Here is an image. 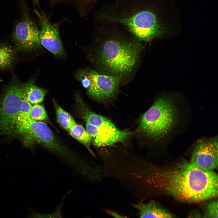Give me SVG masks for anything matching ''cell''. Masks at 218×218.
Wrapping results in <instances>:
<instances>
[{"mask_svg": "<svg viewBox=\"0 0 218 218\" xmlns=\"http://www.w3.org/2000/svg\"><path fill=\"white\" fill-rule=\"evenodd\" d=\"M86 130L91 137L93 145L97 148L110 147L117 143L124 144L131 134L130 132L118 129L99 128L88 123Z\"/></svg>", "mask_w": 218, "mask_h": 218, "instance_id": "cell-11", "label": "cell"}, {"mask_svg": "<svg viewBox=\"0 0 218 218\" xmlns=\"http://www.w3.org/2000/svg\"><path fill=\"white\" fill-rule=\"evenodd\" d=\"M40 31L29 14L25 13L15 25L12 39L16 51L31 52L41 48L39 36Z\"/></svg>", "mask_w": 218, "mask_h": 218, "instance_id": "cell-7", "label": "cell"}, {"mask_svg": "<svg viewBox=\"0 0 218 218\" xmlns=\"http://www.w3.org/2000/svg\"><path fill=\"white\" fill-rule=\"evenodd\" d=\"M63 206L62 202L57 206L52 213L45 214L36 212L32 209L29 210V213L27 215V218H63L62 210Z\"/></svg>", "mask_w": 218, "mask_h": 218, "instance_id": "cell-19", "label": "cell"}, {"mask_svg": "<svg viewBox=\"0 0 218 218\" xmlns=\"http://www.w3.org/2000/svg\"><path fill=\"white\" fill-rule=\"evenodd\" d=\"M217 200H213L208 202L205 207V215L207 218H218Z\"/></svg>", "mask_w": 218, "mask_h": 218, "instance_id": "cell-21", "label": "cell"}, {"mask_svg": "<svg viewBox=\"0 0 218 218\" xmlns=\"http://www.w3.org/2000/svg\"><path fill=\"white\" fill-rule=\"evenodd\" d=\"M2 81V80L1 79H0V82H1Z\"/></svg>", "mask_w": 218, "mask_h": 218, "instance_id": "cell-26", "label": "cell"}, {"mask_svg": "<svg viewBox=\"0 0 218 218\" xmlns=\"http://www.w3.org/2000/svg\"><path fill=\"white\" fill-rule=\"evenodd\" d=\"M16 58L14 48L7 43H0V70L12 69Z\"/></svg>", "mask_w": 218, "mask_h": 218, "instance_id": "cell-14", "label": "cell"}, {"mask_svg": "<svg viewBox=\"0 0 218 218\" xmlns=\"http://www.w3.org/2000/svg\"><path fill=\"white\" fill-rule=\"evenodd\" d=\"M218 176L214 171L201 169L183 161L161 167L149 163L145 187L164 192L179 200L199 203L218 194Z\"/></svg>", "mask_w": 218, "mask_h": 218, "instance_id": "cell-1", "label": "cell"}, {"mask_svg": "<svg viewBox=\"0 0 218 218\" xmlns=\"http://www.w3.org/2000/svg\"><path fill=\"white\" fill-rule=\"evenodd\" d=\"M84 118L86 123L98 127L111 130L118 129L113 123L106 117L89 111L85 113Z\"/></svg>", "mask_w": 218, "mask_h": 218, "instance_id": "cell-16", "label": "cell"}, {"mask_svg": "<svg viewBox=\"0 0 218 218\" xmlns=\"http://www.w3.org/2000/svg\"><path fill=\"white\" fill-rule=\"evenodd\" d=\"M8 137L18 139L26 148L40 145L64 160L72 155V150L56 137L45 123L30 117H18Z\"/></svg>", "mask_w": 218, "mask_h": 218, "instance_id": "cell-5", "label": "cell"}, {"mask_svg": "<svg viewBox=\"0 0 218 218\" xmlns=\"http://www.w3.org/2000/svg\"><path fill=\"white\" fill-rule=\"evenodd\" d=\"M179 102L170 93H162L155 99L140 120L139 131L155 140L164 138L177 127L181 117Z\"/></svg>", "mask_w": 218, "mask_h": 218, "instance_id": "cell-4", "label": "cell"}, {"mask_svg": "<svg viewBox=\"0 0 218 218\" xmlns=\"http://www.w3.org/2000/svg\"><path fill=\"white\" fill-rule=\"evenodd\" d=\"M164 0H115L95 15L101 23L123 27L140 41H148L167 31L164 20L176 10Z\"/></svg>", "mask_w": 218, "mask_h": 218, "instance_id": "cell-2", "label": "cell"}, {"mask_svg": "<svg viewBox=\"0 0 218 218\" xmlns=\"http://www.w3.org/2000/svg\"><path fill=\"white\" fill-rule=\"evenodd\" d=\"M22 82L13 77L0 100V133L8 137L19 114L23 98L32 81Z\"/></svg>", "mask_w": 218, "mask_h": 218, "instance_id": "cell-6", "label": "cell"}, {"mask_svg": "<svg viewBox=\"0 0 218 218\" xmlns=\"http://www.w3.org/2000/svg\"><path fill=\"white\" fill-rule=\"evenodd\" d=\"M105 211L107 214L114 218H128L126 216L120 215L114 211L106 209L105 210Z\"/></svg>", "mask_w": 218, "mask_h": 218, "instance_id": "cell-23", "label": "cell"}, {"mask_svg": "<svg viewBox=\"0 0 218 218\" xmlns=\"http://www.w3.org/2000/svg\"><path fill=\"white\" fill-rule=\"evenodd\" d=\"M102 28L89 50V59L99 72L121 82L132 76L140 62L143 46L130 33L114 28L113 23L102 24Z\"/></svg>", "mask_w": 218, "mask_h": 218, "instance_id": "cell-3", "label": "cell"}, {"mask_svg": "<svg viewBox=\"0 0 218 218\" xmlns=\"http://www.w3.org/2000/svg\"><path fill=\"white\" fill-rule=\"evenodd\" d=\"M34 3L37 5L39 6V0H32Z\"/></svg>", "mask_w": 218, "mask_h": 218, "instance_id": "cell-25", "label": "cell"}, {"mask_svg": "<svg viewBox=\"0 0 218 218\" xmlns=\"http://www.w3.org/2000/svg\"><path fill=\"white\" fill-rule=\"evenodd\" d=\"M46 93V90L35 84L33 79L28 89L26 97L31 104H38L43 101Z\"/></svg>", "mask_w": 218, "mask_h": 218, "instance_id": "cell-17", "label": "cell"}, {"mask_svg": "<svg viewBox=\"0 0 218 218\" xmlns=\"http://www.w3.org/2000/svg\"><path fill=\"white\" fill-rule=\"evenodd\" d=\"M41 25L39 36L41 46L57 56L64 54V51L57 24H52L49 21L45 12L34 10Z\"/></svg>", "mask_w": 218, "mask_h": 218, "instance_id": "cell-10", "label": "cell"}, {"mask_svg": "<svg viewBox=\"0 0 218 218\" xmlns=\"http://www.w3.org/2000/svg\"><path fill=\"white\" fill-rule=\"evenodd\" d=\"M98 0H49L51 5L65 4L70 5L80 16H84L90 12Z\"/></svg>", "mask_w": 218, "mask_h": 218, "instance_id": "cell-13", "label": "cell"}, {"mask_svg": "<svg viewBox=\"0 0 218 218\" xmlns=\"http://www.w3.org/2000/svg\"><path fill=\"white\" fill-rule=\"evenodd\" d=\"M80 69L89 79L90 85L87 90L90 96L102 101L108 100L115 96L121 82L119 79L90 68Z\"/></svg>", "mask_w": 218, "mask_h": 218, "instance_id": "cell-8", "label": "cell"}, {"mask_svg": "<svg viewBox=\"0 0 218 218\" xmlns=\"http://www.w3.org/2000/svg\"><path fill=\"white\" fill-rule=\"evenodd\" d=\"M26 95L22 100L20 112L18 116L30 117L29 113L32 106L26 99Z\"/></svg>", "mask_w": 218, "mask_h": 218, "instance_id": "cell-22", "label": "cell"}, {"mask_svg": "<svg viewBox=\"0 0 218 218\" xmlns=\"http://www.w3.org/2000/svg\"><path fill=\"white\" fill-rule=\"evenodd\" d=\"M139 211V218H174V216L154 200L144 203L138 202L133 204Z\"/></svg>", "mask_w": 218, "mask_h": 218, "instance_id": "cell-12", "label": "cell"}, {"mask_svg": "<svg viewBox=\"0 0 218 218\" xmlns=\"http://www.w3.org/2000/svg\"><path fill=\"white\" fill-rule=\"evenodd\" d=\"M54 102L58 122L64 129L68 130L76 122L70 114L62 109L54 100Z\"/></svg>", "mask_w": 218, "mask_h": 218, "instance_id": "cell-18", "label": "cell"}, {"mask_svg": "<svg viewBox=\"0 0 218 218\" xmlns=\"http://www.w3.org/2000/svg\"><path fill=\"white\" fill-rule=\"evenodd\" d=\"M188 218H207L204 216H202L197 212H193L191 213Z\"/></svg>", "mask_w": 218, "mask_h": 218, "instance_id": "cell-24", "label": "cell"}, {"mask_svg": "<svg viewBox=\"0 0 218 218\" xmlns=\"http://www.w3.org/2000/svg\"><path fill=\"white\" fill-rule=\"evenodd\" d=\"M217 137L201 138L197 141L190 162L203 170L213 171L218 167Z\"/></svg>", "mask_w": 218, "mask_h": 218, "instance_id": "cell-9", "label": "cell"}, {"mask_svg": "<svg viewBox=\"0 0 218 218\" xmlns=\"http://www.w3.org/2000/svg\"><path fill=\"white\" fill-rule=\"evenodd\" d=\"M29 116L31 119L36 121L45 120L48 118L44 107L38 104L32 106L30 111Z\"/></svg>", "mask_w": 218, "mask_h": 218, "instance_id": "cell-20", "label": "cell"}, {"mask_svg": "<svg viewBox=\"0 0 218 218\" xmlns=\"http://www.w3.org/2000/svg\"><path fill=\"white\" fill-rule=\"evenodd\" d=\"M71 136L83 144L94 157L96 155L91 150V137L86 130L81 125L76 123L68 130Z\"/></svg>", "mask_w": 218, "mask_h": 218, "instance_id": "cell-15", "label": "cell"}]
</instances>
